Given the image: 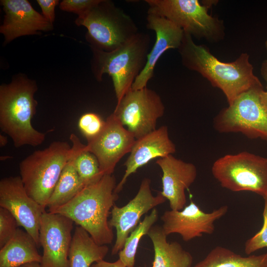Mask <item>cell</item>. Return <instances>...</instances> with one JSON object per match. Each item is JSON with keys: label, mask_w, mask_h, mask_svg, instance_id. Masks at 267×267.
Here are the masks:
<instances>
[{"label": "cell", "mask_w": 267, "mask_h": 267, "mask_svg": "<svg viewBox=\"0 0 267 267\" xmlns=\"http://www.w3.org/2000/svg\"><path fill=\"white\" fill-rule=\"evenodd\" d=\"M68 160L49 199L48 212H52L72 199L85 186L76 169L74 159L76 149Z\"/></svg>", "instance_id": "603a6c76"}, {"label": "cell", "mask_w": 267, "mask_h": 267, "mask_svg": "<svg viewBox=\"0 0 267 267\" xmlns=\"http://www.w3.org/2000/svg\"><path fill=\"white\" fill-rule=\"evenodd\" d=\"M74 222L63 215L44 212L41 221L40 243L42 267H69V253Z\"/></svg>", "instance_id": "4fadbf2b"}, {"label": "cell", "mask_w": 267, "mask_h": 267, "mask_svg": "<svg viewBox=\"0 0 267 267\" xmlns=\"http://www.w3.org/2000/svg\"><path fill=\"white\" fill-rule=\"evenodd\" d=\"M72 152L68 142L55 141L47 147L34 151L20 163V177L26 192L44 210Z\"/></svg>", "instance_id": "5b68a950"}, {"label": "cell", "mask_w": 267, "mask_h": 267, "mask_svg": "<svg viewBox=\"0 0 267 267\" xmlns=\"http://www.w3.org/2000/svg\"><path fill=\"white\" fill-rule=\"evenodd\" d=\"M147 235L151 240L154 251L152 267H191V254L178 242H168L162 226L153 225Z\"/></svg>", "instance_id": "ffe728a7"}, {"label": "cell", "mask_w": 267, "mask_h": 267, "mask_svg": "<svg viewBox=\"0 0 267 267\" xmlns=\"http://www.w3.org/2000/svg\"><path fill=\"white\" fill-rule=\"evenodd\" d=\"M19 267H42L40 263L33 262L24 265H22Z\"/></svg>", "instance_id": "e575fe53"}, {"label": "cell", "mask_w": 267, "mask_h": 267, "mask_svg": "<svg viewBox=\"0 0 267 267\" xmlns=\"http://www.w3.org/2000/svg\"><path fill=\"white\" fill-rule=\"evenodd\" d=\"M260 99L262 104L267 111V89L264 90H262L260 92Z\"/></svg>", "instance_id": "836d02e7"}, {"label": "cell", "mask_w": 267, "mask_h": 267, "mask_svg": "<svg viewBox=\"0 0 267 267\" xmlns=\"http://www.w3.org/2000/svg\"><path fill=\"white\" fill-rule=\"evenodd\" d=\"M0 3L5 15L0 32L4 37L5 44L21 36L53 29V24L27 0H1Z\"/></svg>", "instance_id": "2e32d148"}, {"label": "cell", "mask_w": 267, "mask_h": 267, "mask_svg": "<svg viewBox=\"0 0 267 267\" xmlns=\"http://www.w3.org/2000/svg\"><path fill=\"white\" fill-rule=\"evenodd\" d=\"M75 23L87 29L86 38L91 48L107 52L116 49L139 32L133 19L110 0H100L88 12L78 16Z\"/></svg>", "instance_id": "8992f818"}, {"label": "cell", "mask_w": 267, "mask_h": 267, "mask_svg": "<svg viewBox=\"0 0 267 267\" xmlns=\"http://www.w3.org/2000/svg\"><path fill=\"white\" fill-rule=\"evenodd\" d=\"M165 110L160 95L146 87L131 89L117 103L112 114L136 139L156 129Z\"/></svg>", "instance_id": "30bf717a"}, {"label": "cell", "mask_w": 267, "mask_h": 267, "mask_svg": "<svg viewBox=\"0 0 267 267\" xmlns=\"http://www.w3.org/2000/svg\"><path fill=\"white\" fill-rule=\"evenodd\" d=\"M44 17L49 22L53 23L55 19V8L58 4V0H37Z\"/></svg>", "instance_id": "4dcf8cb0"}, {"label": "cell", "mask_w": 267, "mask_h": 267, "mask_svg": "<svg viewBox=\"0 0 267 267\" xmlns=\"http://www.w3.org/2000/svg\"><path fill=\"white\" fill-rule=\"evenodd\" d=\"M7 142V138L6 136L1 135L0 134V146H5Z\"/></svg>", "instance_id": "d590c367"}, {"label": "cell", "mask_w": 267, "mask_h": 267, "mask_svg": "<svg viewBox=\"0 0 267 267\" xmlns=\"http://www.w3.org/2000/svg\"><path fill=\"white\" fill-rule=\"evenodd\" d=\"M212 173L221 186L233 192L267 194V158L243 151L227 154L213 164Z\"/></svg>", "instance_id": "ba28073f"}, {"label": "cell", "mask_w": 267, "mask_h": 267, "mask_svg": "<svg viewBox=\"0 0 267 267\" xmlns=\"http://www.w3.org/2000/svg\"><path fill=\"white\" fill-rule=\"evenodd\" d=\"M146 20V27L155 32L156 40L147 55L144 68L132 85L133 89L146 87L147 83L153 76L154 68L159 59L166 50L178 49L184 35L183 30L164 17L148 13Z\"/></svg>", "instance_id": "ac0fdd59"}, {"label": "cell", "mask_w": 267, "mask_h": 267, "mask_svg": "<svg viewBox=\"0 0 267 267\" xmlns=\"http://www.w3.org/2000/svg\"><path fill=\"white\" fill-rule=\"evenodd\" d=\"M193 267H267V253L244 257L217 246Z\"/></svg>", "instance_id": "cb8c5ba5"}, {"label": "cell", "mask_w": 267, "mask_h": 267, "mask_svg": "<svg viewBox=\"0 0 267 267\" xmlns=\"http://www.w3.org/2000/svg\"><path fill=\"white\" fill-rule=\"evenodd\" d=\"M0 207L8 210L34 239L38 247L42 216L45 210L26 192L20 176L0 181Z\"/></svg>", "instance_id": "7c38bea8"}, {"label": "cell", "mask_w": 267, "mask_h": 267, "mask_svg": "<svg viewBox=\"0 0 267 267\" xmlns=\"http://www.w3.org/2000/svg\"><path fill=\"white\" fill-rule=\"evenodd\" d=\"M261 75L266 82V88L267 89V59L264 61L261 68Z\"/></svg>", "instance_id": "d6a6232c"}, {"label": "cell", "mask_w": 267, "mask_h": 267, "mask_svg": "<svg viewBox=\"0 0 267 267\" xmlns=\"http://www.w3.org/2000/svg\"><path fill=\"white\" fill-rule=\"evenodd\" d=\"M176 151V145L170 139L166 126H162L135 139L124 164L126 170L122 178L116 185L115 193L118 194L122 190L128 178L139 168L154 159L173 155Z\"/></svg>", "instance_id": "e0dca14e"}, {"label": "cell", "mask_w": 267, "mask_h": 267, "mask_svg": "<svg viewBox=\"0 0 267 267\" xmlns=\"http://www.w3.org/2000/svg\"><path fill=\"white\" fill-rule=\"evenodd\" d=\"M263 197L264 200L263 224L261 229L245 243L244 251L248 255L257 250L267 247V194Z\"/></svg>", "instance_id": "83f0119b"}, {"label": "cell", "mask_w": 267, "mask_h": 267, "mask_svg": "<svg viewBox=\"0 0 267 267\" xmlns=\"http://www.w3.org/2000/svg\"><path fill=\"white\" fill-rule=\"evenodd\" d=\"M166 200L160 192L156 196L152 194L151 180L145 178L141 181L136 195L126 205L119 207L115 204L111 209V218L109 221L110 226L114 227L116 231V238L111 254L116 255L123 248L127 237L138 225L144 214Z\"/></svg>", "instance_id": "8fae6325"}, {"label": "cell", "mask_w": 267, "mask_h": 267, "mask_svg": "<svg viewBox=\"0 0 267 267\" xmlns=\"http://www.w3.org/2000/svg\"><path fill=\"white\" fill-rule=\"evenodd\" d=\"M109 248L96 243L82 227H76L69 253V267H90L104 260Z\"/></svg>", "instance_id": "7402d4cb"}, {"label": "cell", "mask_w": 267, "mask_h": 267, "mask_svg": "<svg viewBox=\"0 0 267 267\" xmlns=\"http://www.w3.org/2000/svg\"><path fill=\"white\" fill-rule=\"evenodd\" d=\"M228 207L222 206L210 213H206L192 200L181 210L166 211L161 217L166 235L179 234L184 241L211 234L215 231L214 223L227 212Z\"/></svg>", "instance_id": "9a60e30c"}, {"label": "cell", "mask_w": 267, "mask_h": 267, "mask_svg": "<svg viewBox=\"0 0 267 267\" xmlns=\"http://www.w3.org/2000/svg\"><path fill=\"white\" fill-rule=\"evenodd\" d=\"M263 87L248 90L238 96L215 117V129L221 133H240L248 138L267 140V111L262 103Z\"/></svg>", "instance_id": "9c48e42d"}, {"label": "cell", "mask_w": 267, "mask_h": 267, "mask_svg": "<svg viewBox=\"0 0 267 267\" xmlns=\"http://www.w3.org/2000/svg\"><path fill=\"white\" fill-rule=\"evenodd\" d=\"M183 65L197 72L225 95L228 105L243 92L255 88L263 87L253 72L249 55L242 53L230 62L219 60L208 48L196 44L192 36L185 32L178 49Z\"/></svg>", "instance_id": "6da1fadb"}, {"label": "cell", "mask_w": 267, "mask_h": 267, "mask_svg": "<svg viewBox=\"0 0 267 267\" xmlns=\"http://www.w3.org/2000/svg\"><path fill=\"white\" fill-rule=\"evenodd\" d=\"M116 185L114 175H104L99 180L86 185L67 203L51 213L70 219L86 230L98 244H111L114 233L108 218L119 198L115 192Z\"/></svg>", "instance_id": "7a4b0ae2"}, {"label": "cell", "mask_w": 267, "mask_h": 267, "mask_svg": "<svg viewBox=\"0 0 267 267\" xmlns=\"http://www.w3.org/2000/svg\"><path fill=\"white\" fill-rule=\"evenodd\" d=\"M158 218V211L154 208L149 215L145 216L127 237L123 248L118 253L119 259L126 267H134L135 255L140 240L144 235L147 234Z\"/></svg>", "instance_id": "484cf974"}, {"label": "cell", "mask_w": 267, "mask_h": 267, "mask_svg": "<svg viewBox=\"0 0 267 267\" xmlns=\"http://www.w3.org/2000/svg\"><path fill=\"white\" fill-rule=\"evenodd\" d=\"M18 224L14 216L6 209L0 208V248L14 235Z\"/></svg>", "instance_id": "f1b7e54d"}, {"label": "cell", "mask_w": 267, "mask_h": 267, "mask_svg": "<svg viewBox=\"0 0 267 267\" xmlns=\"http://www.w3.org/2000/svg\"><path fill=\"white\" fill-rule=\"evenodd\" d=\"M156 163L163 173L162 190L160 193L169 201L171 210L183 209L186 203L185 190L197 177L195 166L173 155L159 158Z\"/></svg>", "instance_id": "d6986e66"}, {"label": "cell", "mask_w": 267, "mask_h": 267, "mask_svg": "<svg viewBox=\"0 0 267 267\" xmlns=\"http://www.w3.org/2000/svg\"><path fill=\"white\" fill-rule=\"evenodd\" d=\"M105 121L97 114L88 112L80 118L78 126L88 142L96 137L102 131Z\"/></svg>", "instance_id": "4316f807"}, {"label": "cell", "mask_w": 267, "mask_h": 267, "mask_svg": "<svg viewBox=\"0 0 267 267\" xmlns=\"http://www.w3.org/2000/svg\"><path fill=\"white\" fill-rule=\"evenodd\" d=\"M33 238L26 231L17 228L13 236L0 249V267H19L41 263L42 256Z\"/></svg>", "instance_id": "44dd1931"}, {"label": "cell", "mask_w": 267, "mask_h": 267, "mask_svg": "<svg viewBox=\"0 0 267 267\" xmlns=\"http://www.w3.org/2000/svg\"><path fill=\"white\" fill-rule=\"evenodd\" d=\"M37 89L35 81L22 76L0 86V127L16 148L37 146L45 138V134L36 130L31 123L38 105L34 98Z\"/></svg>", "instance_id": "3957f363"}, {"label": "cell", "mask_w": 267, "mask_h": 267, "mask_svg": "<svg viewBox=\"0 0 267 267\" xmlns=\"http://www.w3.org/2000/svg\"><path fill=\"white\" fill-rule=\"evenodd\" d=\"M90 267H126L124 263L119 259L114 262H109L104 260L96 262Z\"/></svg>", "instance_id": "1f68e13d"}, {"label": "cell", "mask_w": 267, "mask_h": 267, "mask_svg": "<svg viewBox=\"0 0 267 267\" xmlns=\"http://www.w3.org/2000/svg\"><path fill=\"white\" fill-rule=\"evenodd\" d=\"M135 139L112 113L101 132L88 142L85 149L96 157L104 175H113L117 164L130 152Z\"/></svg>", "instance_id": "5bb4252c"}, {"label": "cell", "mask_w": 267, "mask_h": 267, "mask_svg": "<svg viewBox=\"0 0 267 267\" xmlns=\"http://www.w3.org/2000/svg\"><path fill=\"white\" fill-rule=\"evenodd\" d=\"M70 140L76 149L75 166L84 185L86 186L99 180L104 175L96 157L85 149L86 145L81 142L75 134H71Z\"/></svg>", "instance_id": "d4e9b609"}, {"label": "cell", "mask_w": 267, "mask_h": 267, "mask_svg": "<svg viewBox=\"0 0 267 267\" xmlns=\"http://www.w3.org/2000/svg\"><path fill=\"white\" fill-rule=\"evenodd\" d=\"M100 0H64L59 5L63 11L73 12L78 16L84 15L99 2Z\"/></svg>", "instance_id": "f546056e"}, {"label": "cell", "mask_w": 267, "mask_h": 267, "mask_svg": "<svg viewBox=\"0 0 267 267\" xmlns=\"http://www.w3.org/2000/svg\"><path fill=\"white\" fill-rule=\"evenodd\" d=\"M150 42L149 34L139 32L112 51L91 48L93 74L98 81H101L104 74L111 77L117 102L132 89L135 79L144 68Z\"/></svg>", "instance_id": "277c9868"}, {"label": "cell", "mask_w": 267, "mask_h": 267, "mask_svg": "<svg viewBox=\"0 0 267 267\" xmlns=\"http://www.w3.org/2000/svg\"><path fill=\"white\" fill-rule=\"evenodd\" d=\"M148 13L164 17L196 39L217 43L225 36L222 20L208 12L198 0H145Z\"/></svg>", "instance_id": "52a82bcc"}, {"label": "cell", "mask_w": 267, "mask_h": 267, "mask_svg": "<svg viewBox=\"0 0 267 267\" xmlns=\"http://www.w3.org/2000/svg\"><path fill=\"white\" fill-rule=\"evenodd\" d=\"M265 47H266V50H267V40H266V42H265Z\"/></svg>", "instance_id": "8d00e7d4"}]
</instances>
